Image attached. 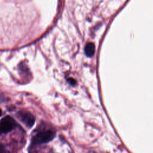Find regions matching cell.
Instances as JSON below:
<instances>
[{"mask_svg":"<svg viewBox=\"0 0 153 153\" xmlns=\"http://www.w3.org/2000/svg\"><path fill=\"white\" fill-rule=\"evenodd\" d=\"M56 136V133L52 130L40 131L32 137L30 148L39 144L48 143L52 140Z\"/></svg>","mask_w":153,"mask_h":153,"instance_id":"obj_1","label":"cell"},{"mask_svg":"<svg viewBox=\"0 0 153 153\" xmlns=\"http://www.w3.org/2000/svg\"><path fill=\"white\" fill-rule=\"evenodd\" d=\"M3 100H4L3 97H2L1 96H0V102H2V101H3Z\"/></svg>","mask_w":153,"mask_h":153,"instance_id":"obj_7","label":"cell"},{"mask_svg":"<svg viewBox=\"0 0 153 153\" xmlns=\"http://www.w3.org/2000/svg\"><path fill=\"white\" fill-rule=\"evenodd\" d=\"M0 153H11L9 150H8L5 146L0 143Z\"/></svg>","mask_w":153,"mask_h":153,"instance_id":"obj_5","label":"cell"},{"mask_svg":"<svg viewBox=\"0 0 153 153\" xmlns=\"http://www.w3.org/2000/svg\"><path fill=\"white\" fill-rule=\"evenodd\" d=\"M68 82L71 85H75V84H76V81H75L74 79H73L72 78H68Z\"/></svg>","mask_w":153,"mask_h":153,"instance_id":"obj_6","label":"cell"},{"mask_svg":"<svg viewBox=\"0 0 153 153\" xmlns=\"http://www.w3.org/2000/svg\"><path fill=\"white\" fill-rule=\"evenodd\" d=\"M84 51L85 55L89 57H92L95 52V45L92 42H88L85 47Z\"/></svg>","mask_w":153,"mask_h":153,"instance_id":"obj_4","label":"cell"},{"mask_svg":"<svg viewBox=\"0 0 153 153\" xmlns=\"http://www.w3.org/2000/svg\"><path fill=\"white\" fill-rule=\"evenodd\" d=\"M1 115H2V111H1V109H0V117L1 116Z\"/></svg>","mask_w":153,"mask_h":153,"instance_id":"obj_9","label":"cell"},{"mask_svg":"<svg viewBox=\"0 0 153 153\" xmlns=\"http://www.w3.org/2000/svg\"><path fill=\"white\" fill-rule=\"evenodd\" d=\"M17 124L10 116H6L0 120V135L11 131Z\"/></svg>","mask_w":153,"mask_h":153,"instance_id":"obj_2","label":"cell"},{"mask_svg":"<svg viewBox=\"0 0 153 153\" xmlns=\"http://www.w3.org/2000/svg\"><path fill=\"white\" fill-rule=\"evenodd\" d=\"M87 153H96V152L95 151H90Z\"/></svg>","mask_w":153,"mask_h":153,"instance_id":"obj_8","label":"cell"},{"mask_svg":"<svg viewBox=\"0 0 153 153\" xmlns=\"http://www.w3.org/2000/svg\"><path fill=\"white\" fill-rule=\"evenodd\" d=\"M19 116L21 121L29 128L32 127L35 123L34 116L29 112H20Z\"/></svg>","mask_w":153,"mask_h":153,"instance_id":"obj_3","label":"cell"}]
</instances>
